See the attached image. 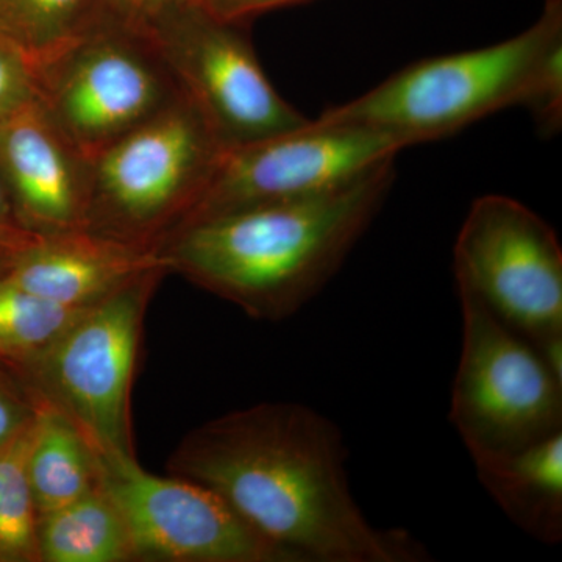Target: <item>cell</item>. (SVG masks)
Returning a JSON list of instances; mask_svg holds the SVG:
<instances>
[{
  "mask_svg": "<svg viewBox=\"0 0 562 562\" xmlns=\"http://www.w3.org/2000/svg\"><path fill=\"white\" fill-rule=\"evenodd\" d=\"M38 235L25 231L18 221L11 203L9 190L0 173V244L3 246L29 247L38 239Z\"/></svg>",
  "mask_w": 562,
  "mask_h": 562,
  "instance_id": "obj_25",
  "label": "cell"
},
{
  "mask_svg": "<svg viewBox=\"0 0 562 562\" xmlns=\"http://www.w3.org/2000/svg\"><path fill=\"white\" fill-rule=\"evenodd\" d=\"M462 346L450 422L475 465L562 431V383L527 339L458 291Z\"/></svg>",
  "mask_w": 562,
  "mask_h": 562,
  "instance_id": "obj_7",
  "label": "cell"
},
{
  "mask_svg": "<svg viewBox=\"0 0 562 562\" xmlns=\"http://www.w3.org/2000/svg\"><path fill=\"white\" fill-rule=\"evenodd\" d=\"M105 21L103 0H0V33L27 54L33 68Z\"/></svg>",
  "mask_w": 562,
  "mask_h": 562,
  "instance_id": "obj_17",
  "label": "cell"
},
{
  "mask_svg": "<svg viewBox=\"0 0 562 562\" xmlns=\"http://www.w3.org/2000/svg\"><path fill=\"white\" fill-rule=\"evenodd\" d=\"M35 74L41 105L88 161L181 98L150 36L111 20Z\"/></svg>",
  "mask_w": 562,
  "mask_h": 562,
  "instance_id": "obj_6",
  "label": "cell"
},
{
  "mask_svg": "<svg viewBox=\"0 0 562 562\" xmlns=\"http://www.w3.org/2000/svg\"><path fill=\"white\" fill-rule=\"evenodd\" d=\"M40 403L20 372L0 358V446L35 420Z\"/></svg>",
  "mask_w": 562,
  "mask_h": 562,
  "instance_id": "obj_22",
  "label": "cell"
},
{
  "mask_svg": "<svg viewBox=\"0 0 562 562\" xmlns=\"http://www.w3.org/2000/svg\"><path fill=\"white\" fill-rule=\"evenodd\" d=\"M41 562L135 560L120 509L98 483L94 490L40 519Z\"/></svg>",
  "mask_w": 562,
  "mask_h": 562,
  "instance_id": "obj_16",
  "label": "cell"
},
{
  "mask_svg": "<svg viewBox=\"0 0 562 562\" xmlns=\"http://www.w3.org/2000/svg\"><path fill=\"white\" fill-rule=\"evenodd\" d=\"M561 27L562 0H546L539 20L519 35L414 63L316 121L390 133L409 146L446 138L492 113L522 106L539 55Z\"/></svg>",
  "mask_w": 562,
  "mask_h": 562,
  "instance_id": "obj_3",
  "label": "cell"
},
{
  "mask_svg": "<svg viewBox=\"0 0 562 562\" xmlns=\"http://www.w3.org/2000/svg\"><path fill=\"white\" fill-rule=\"evenodd\" d=\"M243 25L216 20L190 3L146 32L180 94L222 149L295 131L310 121L276 90Z\"/></svg>",
  "mask_w": 562,
  "mask_h": 562,
  "instance_id": "obj_10",
  "label": "cell"
},
{
  "mask_svg": "<svg viewBox=\"0 0 562 562\" xmlns=\"http://www.w3.org/2000/svg\"><path fill=\"white\" fill-rule=\"evenodd\" d=\"M38 101V83L31 58L0 33V121Z\"/></svg>",
  "mask_w": 562,
  "mask_h": 562,
  "instance_id": "obj_21",
  "label": "cell"
},
{
  "mask_svg": "<svg viewBox=\"0 0 562 562\" xmlns=\"http://www.w3.org/2000/svg\"><path fill=\"white\" fill-rule=\"evenodd\" d=\"M27 452V475L38 517L83 497L99 483L98 458L79 428L38 402Z\"/></svg>",
  "mask_w": 562,
  "mask_h": 562,
  "instance_id": "obj_15",
  "label": "cell"
},
{
  "mask_svg": "<svg viewBox=\"0 0 562 562\" xmlns=\"http://www.w3.org/2000/svg\"><path fill=\"white\" fill-rule=\"evenodd\" d=\"M406 147L405 139L390 133L310 120L295 131L222 149L177 232L231 211L342 190Z\"/></svg>",
  "mask_w": 562,
  "mask_h": 562,
  "instance_id": "obj_8",
  "label": "cell"
},
{
  "mask_svg": "<svg viewBox=\"0 0 562 562\" xmlns=\"http://www.w3.org/2000/svg\"><path fill=\"white\" fill-rule=\"evenodd\" d=\"M0 279V358L11 366L35 360L83 313Z\"/></svg>",
  "mask_w": 562,
  "mask_h": 562,
  "instance_id": "obj_18",
  "label": "cell"
},
{
  "mask_svg": "<svg viewBox=\"0 0 562 562\" xmlns=\"http://www.w3.org/2000/svg\"><path fill=\"white\" fill-rule=\"evenodd\" d=\"M346 460L335 422L301 403L271 402L188 432L168 471L217 492L292 562L430 561L408 531L369 522Z\"/></svg>",
  "mask_w": 562,
  "mask_h": 562,
  "instance_id": "obj_1",
  "label": "cell"
},
{
  "mask_svg": "<svg viewBox=\"0 0 562 562\" xmlns=\"http://www.w3.org/2000/svg\"><path fill=\"white\" fill-rule=\"evenodd\" d=\"M33 422L0 446V562H41L40 517L27 475Z\"/></svg>",
  "mask_w": 562,
  "mask_h": 562,
  "instance_id": "obj_19",
  "label": "cell"
},
{
  "mask_svg": "<svg viewBox=\"0 0 562 562\" xmlns=\"http://www.w3.org/2000/svg\"><path fill=\"white\" fill-rule=\"evenodd\" d=\"M522 106L543 138H553L562 128V27L547 41L532 70Z\"/></svg>",
  "mask_w": 562,
  "mask_h": 562,
  "instance_id": "obj_20",
  "label": "cell"
},
{
  "mask_svg": "<svg viewBox=\"0 0 562 562\" xmlns=\"http://www.w3.org/2000/svg\"><path fill=\"white\" fill-rule=\"evenodd\" d=\"M95 458L99 484L120 509L135 560L292 562L210 487L154 475L135 457Z\"/></svg>",
  "mask_w": 562,
  "mask_h": 562,
  "instance_id": "obj_11",
  "label": "cell"
},
{
  "mask_svg": "<svg viewBox=\"0 0 562 562\" xmlns=\"http://www.w3.org/2000/svg\"><path fill=\"white\" fill-rule=\"evenodd\" d=\"M25 249L27 247L3 246V244H0V279L9 276L14 261L20 257L21 251Z\"/></svg>",
  "mask_w": 562,
  "mask_h": 562,
  "instance_id": "obj_26",
  "label": "cell"
},
{
  "mask_svg": "<svg viewBox=\"0 0 562 562\" xmlns=\"http://www.w3.org/2000/svg\"><path fill=\"white\" fill-rule=\"evenodd\" d=\"M458 291L473 295L532 347L562 336V247L557 232L508 195L476 199L453 250Z\"/></svg>",
  "mask_w": 562,
  "mask_h": 562,
  "instance_id": "obj_9",
  "label": "cell"
},
{
  "mask_svg": "<svg viewBox=\"0 0 562 562\" xmlns=\"http://www.w3.org/2000/svg\"><path fill=\"white\" fill-rule=\"evenodd\" d=\"M190 3L191 0H103L110 20L140 33Z\"/></svg>",
  "mask_w": 562,
  "mask_h": 562,
  "instance_id": "obj_23",
  "label": "cell"
},
{
  "mask_svg": "<svg viewBox=\"0 0 562 562\" xmlns=\"http://www.w3.org/2000/svg\"><path fill=\"white\" fill-rule=\"evenodd\" d=\"M475 468L484 490L520 530L549 546L561 542L562 431Z\"/></svg>",
  "mask_w": 562,
  "mask_h": 562,
  "instance_id": "obj_14",
  "label": "cell"
},
{
  "mask_svg": "<svg viewBox=\"0 0 562 562\" xmlns=\"http://www.w3.org/2000/svg\"><path fill=\"white\" fill-rule=\"evenodd\" d=\"M0 173L25 231L38 236L85 231L90 161L40 101L0 121Z\"/></svg>",
  "mask_w": 562,
  "mask_h": 562,
  "instance_id": "obj_12",
  "label": "cell"
},
{
  "mask_svg": "<svg viewBox=\"0 0 562 562\" xmlns=\"http://www.w3.org/2000/svg\"><path fill=\"white\" fill-rule=\"evenodd\" d=\"M221 150L181 95L92 158L85 231L160 251L198 201Z\"/></svg>",
  "mask_w": 562,
  "mask_h": 562,
  "instance_id": "obj_4",
  "label": "cell"
},
{
  "mask_svg": "<svg viewBox=\"0 0 562 562\" xmlns=\"http://www.w3.org/2000/svg\"><path fill=\"white\" fill-rule=\"evenodd\" d=\"M305 2L310 0H191V5L198 7L216 20L246 24L247 21L268 11Z\"/></svg>",
  "mask_w": 562,
  "mask_h": 562,
  "instance_id": "obj_24",
  "label": "cell"
},
{
  "mask_svg": "<svg viewBox=\"0 0 562 562\" xmlns=\"http://www.w3.org/2000/svg\"><path fill=\"white\" fill-rule=\"evenodd\" d=\"M157 269L169 272L158 250L76 231L40 236L21 251L7 279L52 302L81 308Z\"/></svg>",
  "mask_w": 562,
  "mask_h": 562,
  "instance_id": "obj_13",
  "label": "cell"
},
{
  "mask_svg": "<svg viewBox=\"0 0 562 562\" xmlns=\"http://www.w3.org/2000/svg\"><path fill=\"white\" fill-rule=\"evenodd\" d=\"M394 161L330 194L194 222L162 244L160 254L169 272L254 319H286L335 277L382 210Z\"/></svg>",
  "mask_w": 562,
  "mask_h": 562,
  "instance_id": "obj_2",
  "label": "cell"
},
{
  "mask_svg": "<svg viewBox=\"0 0 562 562\" xmlns=\"http://www.w3.org/2000/svg\"><path fill=\"white\" fill-rule=\"evenodd\" d=\"M157 269L92 303L49 349L13 366L36 401L54 406L95 457H135L131 392L144 314L162 277Z\"/></svg>",
  "mask_w": 562,
  "mask_h": 562,
  "instance_id": "obj_5",
  "label": "cell"
}]
</instances>
